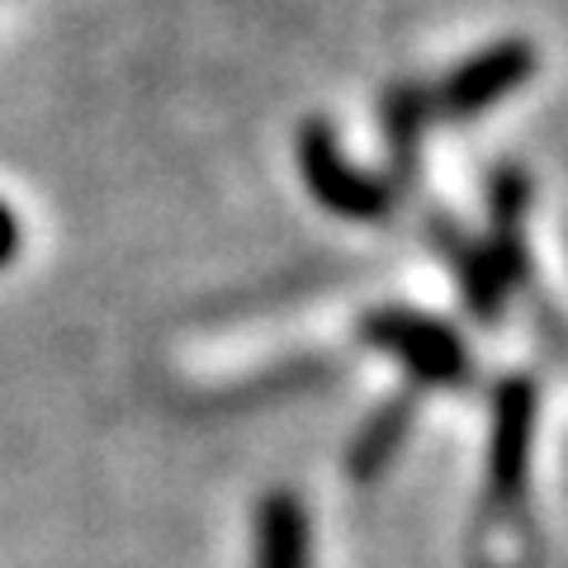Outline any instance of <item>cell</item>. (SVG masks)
<instances>
[{"label":"cell","instance_id":"10","mask_svg":"<svg viewBox=\"0 0 568 568\" xmlns=\"http://www.w3.org/2000/svg\"><path fill=\"white\" fill-rule=\"evenodd\" d=\"M20 246H24V233H20V213H14L6 200H0V271L20 256Z\"/></svg>","mask_w":568,"mask_h":568},{"label":"cell","instance_id":"1","mask_svg":"<svg viewBox=\"0 0 568 568\" xmlns=\"http://www.w3.org/2000/svg\"><path fill=\"white\" fill-rule=\"evenodd\" d=\"M540 432V384L530 375H507L493 388L488 459H484V517L511 521L530 507V469H536Z\"/></svg>","mask_w":568,"mask_h":568},{"label":"cell","instance_id":"8","mask_svg":"<svg viewBox=\"0 0 568 568\" xmlns=\"http://www.w3.org/2000/svg\"><path fill=\"white\" fill-rule=\"evenodd\" d=\"M252 568H313V517L294 488H271L256 503Z\"/></svg>","mask_w":568,"mask_h":568},{"label":"cell","instance_id":"7","mask_svg":"<svg viewBox=\"0 0 568 568\" xmlns=\"http://www.w3.org/2000/svg\"><path fill=\"white\" fill-rule=\"evenodd\" d=\"M426 237H432L436 256L446 261V271L455 275L459 298H465V308H469L474 323H484V327H497V323H503V317H507V298H511V290H507L503 271L493 265L488 246L478 242V237H469L459 223L440 219V213L432 219V227H426Z\"/></svg>","mask_w":568,"mask_h":568},{"label":"cell","instance_id":"6","mask_svg":"<svg viewBox=\"0 0 568 568\" xmlns=\"http://www.w3.org/2000/svg\"><path fill=\"white\" fill-rule=\"evenodd\" d=\"M530 204H536V185L517 162H503L488 175V256L503 271L507 290L517 294L530 284Z\"/></svg>","mask_w":568,"mask_h":568},{"label":"cell","instance_id":"5","mask_svg":"<svg viewBox=\"0 0 568 568\" xmlns=\"http://www.w3.org/2000/svg\"><path fill=\"white\" fill-rule=\"evenodd\" d=\"M436 123L432 110V85H422L413 77H398L384 85L379 95V133H384V181L394 185V194H413L422 185V148H426V129Z\"/></svg>","mask_w":568,"mask_h":568},{"label":"cell","instance_id":"9","mask_svg":"<svg viewBox=\"0 0 568 568\" xmlns=\"http://www.w3.org/2000/svg\"><path fill=\"white\" fill-rule=\"evenodd\" d=\"M413 417H417V398L394 394L361 422V432L351 436V450H346V474L355 484H375V478L394 469V459L407 446V432H413Z\"/></svg>","mask_w":568,"mask_h":568},{"label":"cell","instance_id":"3","mask_svg":"<svg viewBox=\"0 0 568 568\" xmlns=\"http://www.w3.org/2000/svg\"><path fill=\"white\" fill-rule=\"evenodd\" d=\"M294 162H298V175H304L308 194L327 213H336V219H346V223H388L394 219V209H398L394 185L375 171L355 166L327 119L298 123Z\"/></svg>","mask_w":568,"mask_h":568},{"label":"cell","instance_id":"2","mask_svg":"<svg viewBox=\"0 0 568 568\" xmlns=\"http://www.w3.org/2000/svg\"><path fill=\"white\" fill-rule=\"evenodd\" d=\"M361 342L369 351L388 355V361H398L417 394H455V388L474 384V355L465 346V336L432 313L398 308V304L369 308L361 317Z\"/></svg>","mask_w":568,"mask_h":568},{"label":"cell","instance_id":"4","mask_svg":"<svg viewBox=\"0 0 568 568\" xmlns=\"http://www.w3.org/2000/svg\"><path fill=\"white\" fill-rule=\"evenodd\" d=\"M540 52L526 39H497L488 48L469 52L459 67H450L446 77L432 85V110L446 123H474L488 110H497L503 100H511L521 85L536 77Z\"/></svg>","mask_w":568,"mask_h":568}]
</instances>
